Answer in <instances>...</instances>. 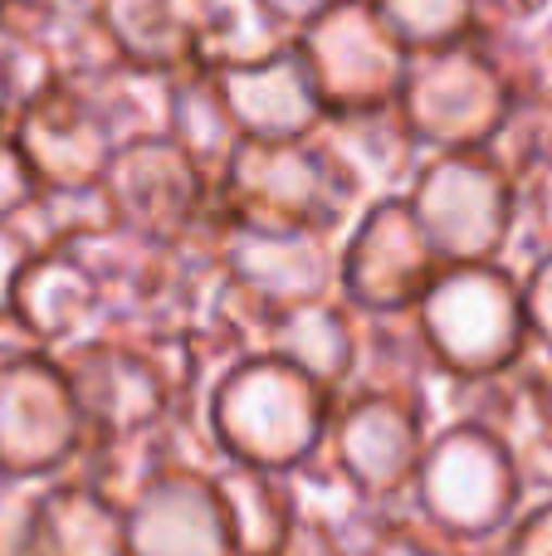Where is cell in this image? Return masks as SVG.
<instances>
[{"label": "cell", "instance_id": "1", "mask_svg": "<svg viewBox=\"0 0 552 556\" xmlns=\"http://www.w3.org/2000/svg\"><path fill=\"white\" fill-rule=\"evenodd\" d=\"M333 410H338V391L274 352L240 356L211 391V430L225 459L284 473L328 444Z\"/></svg>", "mask_w": 552, "mask_h": 556}, {"label": "cell", "instance_id": "2", "mask_svg": "<svg viewBox=\"0 0 552 556\" xmlns=\"http://www.w3.org/2000/svg\"><path fill=\"white\" fill-rule=\"evenodd\" d=\"M221 201L235 220L293 225V230L348 235L352 220L372 205L367 186L348 172L338 152L313 137H244L230 172L221 176Z\"/></svg>", "mask_w": 552, "mask_h": 556}, {"label": "cell", "instance_id": "3", "mask_svg": "<svg viewBox=\"0 0 552 556\" xmlns=\"http://www.w3.org/2000/svg\"><path fill=\"white\" fill-rule=\"evenodd\" d=\"M74 395L93 434H142L166 425V415L191 401L201 376L191 366L186 337H152L103 327L59 352Z\"/></svg>", "mask_w": 552, "mask_h": 556}, {"label": "cell", "instance_id": "4", "mask_svg": "<svg viewBox=\"0 0 552 556\" xmlns=\"http://www.w3.org/2000/svg\"><path fill=\"white\" fill-rule=\"evenodd\" d=\"M416 317L436 362L455 381L509 371L534 352L524 274L504 260L446 264V274L421 298Z\"/></svg>", "mask_w": 552, "mask_h": 556}, {"label": "cell", "instance_id": "5", "mask_svg": "<svg viewBox=\"0 0 552 556\" xmlns=\"http://www.w3.org/2000/svg\"><path fill=\"white\" fill-rule=\"evenodd\" d=\"M406 201L446 264H475L504 260L514 250L524 186L489 147H465V152H430L416 181L406 186Z\"/></svg>", "mask_w": 552, "mask_h": 556}, {"label": "cell", "instance_id": "6", "mask_svg": "<svg viewBox=\"0 0 552 556\" xmlns=\"http://www.w3.org/2000/svg\"><path fill=\"white\" fill-rule=\"evenodd\" d=\"M411 498L469 547H485L504 538L509 522L524 513L528 489L494 430L479 420H446L430 434Z\"/></svg>", "mask_w": 552, "mask_h": 556}, {"label": "cell", "instance_id": "7", "mask_svg": "<svg viewBox=\"0 0 552 556\" xmlns=\"http://www.w3.org/2000/svg\"><path fill=\"white\" fill-rule=\"evenodd\" d=\"M88 444V415L59 352L35 346L0 362V469L15 483L64 473Z\"/></svg>", "mask_w": 552, "mask_h": 556}, {"label": "cell", "instance_id": "8", "mask_svg": "<svg viewBox=\"0 0 552 556\" xmlns=\"http://www.w3.org/2000/svg\"><path fill=\"white\" fill-rule=\"evenodd\" d=\"M446 274V254L411 211L406 191L377 195L342 235L338 288L362 313H411Z\"/></svg>", "mask_w": 552, "mask_h": 556}, {"label": "cell", "instance_id": "9", "mask_svg": "<svg viewBox=\"0 0 552 556\" xmlns=\"http://www.w3.org/2000/svg\"><path fill=\"white\" fill-rule=\"evenodd\" d=\"M430 434H436V415L421 395L342 391L333 410L328 450L372 503L391 508L416 489Z\"/></svg>", "mask_w": 552, "mask_h": 556}, {"label": "cell", "instance_id": "10", "mask_svg": "<svg viewBox=\"0 0 552 556\" xmlns=\"http://www.w3.org/2000/svg\"><path fill=\"white\" fill-rule=\"evenodd\" d=\"M299 49L328 113L397 103L411 68V49L372 0H333L323 15L309 20Z\"/></svg>", "mask_w": 552, "mask_h": 556}, {"label": "cell", "instance_id": "11", "mask_svg": "<svg viewBox=\"0 0 552 556\" xmlns=\"http://www.w3.org/2000/svg\"><path fill=\"white\" fill-rule=\"evenodd\" d=\"M446 420H479L485 430H494L524 473L528 498L552 493V362L543 346H534L509 371L479 376V381L450 376L440 391L436 425Z\"/></svg>", "mask_w": 552, "mask_h": 556}, {"label": "cell", "instance_id": "12", "mask_svg": "<svg viewBox=\"0 0 552 556\" xmlns=\"http://www.w3.org/2000/svg\"><path fill=\"white\" fill-rule=\"evenodd\" d=\"M10 132L20 137L39 181L64 186V191L103 186L108 166L123 147L117 123L108 117V108L98 103V93L84 78H49L45 88H35L15 108Z\"/></svg>", "mask_w": 552, "mask_h": 556}, {"label": "cell", "instance_id": "13", "mask_svg": "<svg viewBox=\"0 0 552 556\" xmlns=\"http://www.w3.org/2000/svg\"><path fill=\"white\" fill-rule=\"evenodd\" d=\"M117 225L152 240H181L215 201V181L172 132L127 137L103 176Z\"/></svg>", "mask_w": 552, "mask_h": 556}, {"label": "cell", "instance_id": "14", "mask_svg": "<svg viewBox=\"0 0 552 556\" xmlns=\"http://www.w3.org/2000/svg\"><path fill=\"white\" fill-rule=\"evenodd\" d=\"M127 556H235L215 469L162 464L127 503Z\"/></svg>", "mask_w": 552, "mask_h": 556}, {"label": "cell", "instance_id": "15", "mask_svg": "<svg viewBox=\"0 0 552 556\" xmlns=\"http://www.w3.org/2000/svg\"><path fill=\"white\" fill-rule=\"evenodd\" d=\"M0 556H127V508L78 469L49 473L25 493Z\"/></svg>", "mask_w": 552, "mask_h": 556}, {"label": "cell", "instance_id": "16", "mask_svg": "<svg viewBox=\"0 0 552 556\" xmlns=\"http://www.w3.org/2000/svg\"><path fill=\"white\" fill-rule=\"evenodd\" d=\"M0 298L15 307L20 323H25L49 352H64V346L84 342V337L108 327L103 288H98L93 269H88V260L74 244H54V250L15 260Z\"/></svg>", "mask_w": 552, "mask_h": 556}, {"label": "cell", "instance_id": "17", "mask_svg": "<svg viewBox=\"0 0 552 556\" xmlns=\"http://www.w3.org/2000/svg\"><path fill=\"white\" fill-rule=\"evenodd\" d=\"M225 264L240 283H250L274 307L303 303V298L338 293L342 244L338 235L293 230V225H250L235 220L225 235Z\"/></svg>", "mask_w": 552, "mask_h": 556}, {"label": "cell", "instance_id": "18", "mask_svg": "<svg viewBox=\"0 0 552 556\" xmlns=\"http://www.w3.org/2000/svg\"><path fill=\"white\" fill-rule=\"evenodd\" d=\"M221 84L244 137L284 142V137H313L328 123V103H323L318 84H313V68L303 59L299 39L269 59L221 68Z\"/></svg>", "mask_w": 552, "mask_h": 556}, {"label": "cell", "instance_id": "19", "mask_svg": "<svg viewBox=\"0 0 552 556\" xmlns=\"http://www.w3.org/2000/svg\"><path fill=\"white\" fill-rule=\"evenodd\" d=\"M318 137L348 162V172L367 186V195H397L416 181L421 162H426V142L416 137L406 108L377 103V108H348V113H328Z\"/></svg>", "mask_w": 552, "mask_h": 556}, {"label": "cell", "instance_id": "20", "mask_svg": "<svg viewBox=\"0 0 552 556\" xmlns=\"http://www.w3.org/2000/svg\"><path fill=\"white\" fill-rule=\"evenodd\" d=\"M264 352L289 356L293 366L313 371L323 386L348 391L352 371H357V352H362V307H352L348 298L323 293V298H303L274 313L269 327V346Z\"/></svg>", "mask_w": 552, "mask_h": 556}, {"label": "cell", "instance_id": "21", "mask_svg": "<svg viewBox=\"0 0 552 556\" xmlns=\"http://www.w3.org/2000/svg\"><path fill=\"white\" fill-rule=\"evenodd\" d=\"M450 371L436 362L416 307L411 313H362V352L348 391H401L421 395L436 415Z\"/></svg>", "mask_w": 552, "mask_h": 556}, {"label": "cell", "instance_id": "22", "mask_svg": "<svg viewBox=\"0 0 552 556\" xmlns=\"http://www.w3.org/2000/svg\"><path fill=\"white\" fill-rule=\"evenodd\" d=\"M215 489H221L225 518H230L235 556H289L293 528H299L289 473L264 469V464H244V459H225L215 469Z\"/></svg>", "mask_w": 552, "mask_h": 556}, {"label": "cell", "instance_id": "23", "mask_svg": "<svg viewBox=\"0 0 552 556\" xmlns=\"http://www.w3.org/2000/svg\"><path fill=\"white\" fill-rule=\"evenodd\" d=\"M166 132L196 156L205 176L221 186V176L230 172L235 152L244 142V127L235 117L230 98H225L221 68L191 59V64L172 68V113H166Z\"/></svg>", "mask_w": 552, "mask_h": 556}, {"label": "cell", "instance_id": "24", "mask_svg": "<svg viewBox=\"0 0 552 556\" xmlns=\"http://www.w3.org/2000/svg\"><path fill=\"white\" fill-rule=\"evenodd\" d=\"M205 15L211 0H103V20L123 59L162 74L201 59Z\"/></svg>", "mask_w": 552, "mask_h": 556}, {"label": "cell", "instance_id": "25", "mask_svg": "<svg viewBox=\"0 0 552 556\" xmlns=\"http://www.w3.org/2000/svg\"><path fill=\"white\" fill-rule=\"evenodd\" d=\"M284 45H293V35H284L279 20L260 0H211L205 39H201L205 64H215V68L254 64V59L279 54Z\"/></svg>", "mask_w": 552, "mask_h": 556}, {"label": "cell", "instance_id": "26", "mask_svg": "<svg viewBox=\"0 0 552 556\" xmlns=\"http://www.w3.org/2000/svg\"><path fill=\"white\" fill-rule=\"evenodd\" d=\"M372 5L381 10V20L397 29L411 54L460 45V39H469L485 25L479 0H372Z\"/></svg>", "mask_w": 552, "mask_h": 556}, {"label": "cell", "instance_id": "27", "mask_svg": "<svg viewBox=\"0 0 552 556\" xmlns=\"http://www.w3.org/2000/svg\"><path fill=\"white\" fill-rule=\"evenodd\" d=\"M367 556H475V547L465 538H455L450 528H440L416 498H401L391 508H381Z\"/></svg>", "mask_w": 552, "mask_h": 556}, {"label": "cell", "instance_id": "28", "mask_svg": "<svg viewBox=\"0 0 552 556\" xmlns=\"http://www.w3.org/2000/svg\"><path fill=\"white\" fill-rule=\"evenodd\" d=\"M39 195H45V181H39V172L29 166L20 137L10 132V127H0V230H5L15 215H25Z\"/></svg>", "mask_w": 552, "mask_h": 556}, {"label": "cell", "instance_id": "29", "mask_svg": "<svg viewBox=\"0 0 552 556\" xmlns=\"http://www.w3.org/2000/svg\"><path fill=\"white\" fill-rule=\"evenodd\" d=\"M524 211H518V235L514 244H524L528 254H552V156L524 176Z\"/></svg>", "mask_w": 552, "mask_h": 556}, {"label": "cell", "instance_id": "30", "mask_svg": "<svg viewBox=\"0 0 552 556\" xmlns=\"http://www.w3.org/2000/svg\"><path fill=\"white\" fill-rule=\"evenodd\" d=\"M504 556H552V493L528 498L524 513L509 522V532L499 538Z\"/></svg>", "mask_w": 552, "mask_h": 556}, {"label": "cell", "instance_id": "31", "mask_svg": "<svg viewBox=\"0 0 552 556\" xmlns=\"http://www.w3.org/2000/svg\"><path fill=\"white\" fill-rule=\"evenodd\" d=\"M528 293V327H534V346L552 352V254H538L524 274Z\"/></svg>", "mask_w": 552, "mask_h": 556}, {"label": "cell", "instance_id": "32", "mask_svg": "<svg viewBox=\"0 0 552 556\" xmlns=\"http://www.w3.org/2000/svg\"><path fill=\"white\" fill-rule=\"evenodd\" d=\"M485 5V25H543L552 0H479Z\"/></svg>", "mask_w": 552, "mask_h": 556}, {"label": "cell", "instance_id": "33", "mask_svg": "<svg viewBox=\"0 0 552 556\" xmlns=\"http://www.w3.org/2000/svg\"><path fill=\"white\" fill-rule=\"evenodd\" d=\"M260 5L269 10L274 20H279V29H284V35H293V39H299L303 29H309V20H313V15H323V10H328L333 0H260Z\"/></svg>", "mask_w": 552, "mask_h": 556}, {"label": "cell", "instance_id": "34", "mask_svg": "<svg viewBox=\"0 0 552 556\" xmlns=\"http://www.w3.org/2000/svg\"><path fill=\"white\" fill-rule=\"evenodd\" d=\"M15 108H20V88H15V74H10V59L0 54V127L15 123Z\"/></svg>", "mask_w": 552, "mask_h": 556}, {"label": "cell", "instance_id": "35", "mask_svg": "<svg viewBox=\"0 0 552 556\" xmlns=\"http://www.w3.org/2000/svg\"><path fill=\"white\" fill-rule=\"evenodd\" d=\"M528 108H534V127H538V152L552 156V88L548 93H538Z\"/></svg>", "mask_w": 552, "mask_h": 556}, {"label": "cell", "instance_id": "36", "mask_svg": "<svg viewBox=\"0 0 552 556\" xmlns=\"http://www.w3.org/2000/svg\"><path fill=\"white\" fill-rule=\"evenodd\" d=\"M538 39H543V54H548V68H552V10L543 15V25H538Z\"/></svg>", "mask_w": 552, "mask_h": 556}, {"label": "cell", "instance_id": "37", "mask_svg": "<svg viewBox=\"0 0 552 556\" xmlns=\"http://www.w3.org/2000/svg\"><path fill=\"white\" fill-rule=\"evenodd\" d=\"M10 269H15V254L5 250V240H0V293H5V278H10Z\"/></svg>", "mask_w": 552, "mask_h": 556}, {"label": "cell", "instance_id": "38", "mask_svg": "<svg viewBox=\"0 0 552 556\" xmlns=\"http://www.w3.org/2000/svg\"><path fill=\"white\" fill-rule=\"evenodd\" d=\"M10 489H15V479H10V473L0 469V503H5V493H10Z\"/></svg>", "mask_w": 552, "mask_h": 556}, {"label": "cell", "instance_id": "39", "mask_svg": "<svg viewBox=\"0 0 552 556\" xmlns=\"http://www.w3.org/2000/svg\"><path fill=\"white\" fill-rule=\"evenodd\" d=\"M475 556H504V552H499V542H485V547H475Z\"/></svg>", "mask_w": 552, "mask_h": 556}, {"label": "cell", "instance_id": "40", "mask_svg": "<svg viewBox=\"0 0 552 556\" xmlns=\"http://www.w3.org/2000/svg\"><path fill=\"white\" fill-rule=\"evenodd\" d=\"M548 362H552V352H548Z\"/></svg>", "mask_w": 552, "mask_h": 556}]
</instances>
